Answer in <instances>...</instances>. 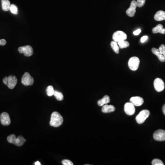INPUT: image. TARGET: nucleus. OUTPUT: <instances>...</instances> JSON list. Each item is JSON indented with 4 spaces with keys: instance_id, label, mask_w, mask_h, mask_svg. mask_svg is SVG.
I'll return each instance as SVG.
<instances>
[{
    "instance_id": "1",
    "label": "nucleus",
    "mask_w": 165,
    "mask_h": 165,
    "mask_svg": "<svg viewBox=\"0 0 165 165\" xmlns=\"http://www.w3.org/2000/svg\"><path fill=\"white\" fill-rule=\"evenodd\" d=\"M63 122V118L61 114L57 112H54L51 114L50 124L54 127L61 126Z\"/></svg>"
},
{
    "instance_id": "2",
    "label": "nucleus",
    "mask_w": 165,
    "mask_h": 165,
    "mask_svg": "<svg viewBox=\"0 0 165 165\" xmlns=\"http://www.w3.org/2000/svg\"><path fill=\"white\" fill-rule=\"evenodd\" d=\"M150 114V111L148 110H141L136 117L137 122L139 124H143L149 116Z\"/></svg>"
},
{
    "instance_id": "3",
    "label": "nucleus",
    "mask_w": 165,
    "mask_h": 165,
    "mask_svg": "<svg viewBox=\"0 0 165 165\" xmlns=\"http://www.w3.org/2000/svg\"><path fill=\"white\" fill-rule=\"evenodd\" d=\"M140 60L136 57H133L130 58L128 62V67L132 71H136L139 67Z\"/></svg>"
},
{
    "instance_id": "4",
    "label": "nucleus",
    "mask_w": 165,
    "mask_h": 165,
    "mask_svg": "<svg viewBox=\"0 0 165 165\" xmlns=\"http://www.w3.org/2000/svg\"><path fill=\"white\" fill-rule=\"evenodd\" d=\"M34 80L33 78L31 77L28 72H25L22 78V83L26 86L32 85L34 84Z\"/></svg>"
},
{
    "instance_id": "5",
    "label": "nucleus",
    "mask_w": 165,
    "mask_h": 165,
    "mask_svg": "<svg viewBox=\"0 0 165 165\" xmlns=\"http://www.w3.org/2000/svg\"><path fill=\"white\" fill-rule=\"evenodd\" d=\"M18 51L20 53H24L26 57H30L33 54V49L30 45L20 47L18 48Z\"/></svg>"
},
{
    "instance_id": "6",
    "label": "nucleus",
    "mask_w": 165,
    "mask_h": 165,
    "mask_svg": "<svg viewBox=\"0 0 165 165\" xmlns=\"http://www.w3.org/2000/svg\"><path fill=\"white\" fill-rule=\"evenodd\" d=\"M127 36L124 32L122 31H118L115 32L112 36L113 41L118 42L126 40Z\"/></svg>"
},
{
    "instance_id": "7",
    "label": "nucleus",
    "mask_w": 165,
    "mask_h": 165,
    "mask_svg": "<svg viewBox=\"0 0 165 165\" xmlns=\"http://www.w3.org/2000/svg\"><path fill=\"white\" fill-rule=\"evenodd\" d=\"M154 88L157 92H162L165 88V84L162 80L160 78H156L154 81Z\"/></svg>"
},
{
    "instance_id": "8",
    "label": "nucleus",
    "mask_w": 165,
    "mask_h": 165,
    "mask_svg": "<svg viewBox=\"0 0 165 165\" xmlns=\"http://www.w3.org/2000/svg\"><path fill=\"white\" fill-rule=\"evenodd\" d=\"M124 111L128 115L132 116L135 113V108L133 104L131 102H128L125 104Z\"/></svg>"
},
{
    "instance_id": "9",
    "label": "nucleus",
    "mask_w": 165,
    "mask_h": 165,
    "mask_svg": "<svg viewBox=\"0 0 165 165\" xmlns=\"http://www.w3.org/2000/svg\"><path fill=\"white\" fill-rule=\"evenodd\" d=\"M154 139L158 141H165V130H159L156 131L153 134Z\"/></svg>"
},
{
    "instance_id": "10",
    "label": "nucleus",
    "mask_w": 165,
    "mask_h": 165,
    "mask_svg": "<svg viewBox=\"0 0 165 165\" xmlns=\"http://www.w3.org/2000/svg\"><path fill=\"white\" fill-rule=\"evenodd\" d=\"M137 7V5L136 1L133 0L131 3L130 7L126 11L127 15L129 17H133L136 12V9Z\"/></svg>"
},
{
    "instance_id": "11",
    "label": "nucleus",
    "mask_w": 165,
    "mask_h": 165,
    "mask_svg": "<svg viewBox=\"0 0 165 165\" xmlns=\"http://www.w3.org/2000/svg\"><path fill=\"white\" fill-rule=\"evenodd\" d=\"M0 120L1 124L4 126H8L11 124V119L7 112H4L1 114Z\"/></svg>"
},
{
    "instance_id": "12",
    "label": "nucleus",
    "mask_w": 165,
    "mask_h": 165,
    "mask_svg": "<svg viewBox=\"0 0 165 165\" xmlns=\"http://www.w3.org/2000/svg\"><path fill=\"white\" fill-rule=\"evenodd\" d=\"M18 82L16 77L12 75H10L8 77V83L7 86L10 89H13L15 87Z\"/></svg>"
},
{
    "instance_id": "13",
    "label": "nucleus",
    "mask_w": 165,
    "mask_h": 165,
    "mask_svg": "<svg viewBox=\"0 0 165 165\" xmlns=\"http://www.w3.org/2000/svg\"><path fill=\"white\" fill-rule=\"evenodd\" d=\"M144 99L139 96L132 97L130 99V102L133 104L134 106H141L144 103Z\"/></svg>"
},
{
    "instance_id": "14",
    "label": "nucleus",
    "mask_w": 165,
    "mask_h": 165,
    "mask_svg": "<svg viewBox=\"0 0 165 165\" xmlns=\"http://www.w3.org/2000/svg\"><path fill=\"white\" fill-rule=\"evenodd\" d=\"M102 112L104 113H109L112 112L115 110V107L113 105H108L105 104L102 106Z\"/></svg>"
},
{
    "instance_id": "15",
    "label": "nucleus",
    "mask_w": 165,
    "mask_h": 165,
    "mask_svg": "<svg viewBox=\"0 0 165 165\" xmlns=\"http://www.w3.org/2000/svg\"><path fill=\"white\" fill-rule=\"evenodd\" d=\"M152 52L157 57L158 59L160 62H165V57L164 55H163L159 51V49H156L155 48H153L152 49Z\"/></svg>"
},
{
    "instance_id": "16",
    "label": "nucleus",
    "mask_w": 165,
    "mask_h": 165,
    "mask_svg": "<svg viewBox=\"0 0 165 165\" xmlns=\"http://www.w3.org/2000/svg\"><path fill=\"white\" fill-rule=\"evenodd\" d=\"M154 19L157 21L165 20V12L163 11H159L157 12L154 16Z\"/></svg>"
},
{
    "instance_id": "17",
    "label": "nucleus",
    "mask_w": 165,
    "mask_h": 165,
    "mask_svg": "<svg viewBox=\"0 0 165 165\" xmlns=\"http://www.w3.org/2000/svg\"><path fill=\"white\" fill-rule=\"evenodd\" d=\"M152 32L154 34L160 33L165 34V29L163 28V26L162 24H159L152 29Z\"/></svg>"
},
{
    "instance_id": "18",
    "label": "nucleus",
    "mask_w": 165,
    "mask_h": 165,
    "mask_svg": "<svg viewBox=\"0 0 165 165\" xmlns=\"http://www.w3.org/2000/svg\"><path fill=\"white\" fill-rule=\"evenodd\" d=\"M110 101V99L109 96L108 95H105L104 96L103 98L101 99V100H99L97 103L99 106H102L104 105L109 103Z\"/></svg>"
},
{
    "instance_id": "19",
    "label": "nucleus",
    "mask_w": 165,
    "mask_h": 165,
    "mask_svg": "<svg viewBox=\"0 0 165 165\" xmlns=\"http://www.w3.org/2000/svg\"><path fill=\"white\" fill-rule=\"evenodd\" d=\"M1 4L3 11L7 12L10 10L11 4L9 0H1Z\"/></svg>"
},
{
    "instance_id": "20",
    "label": "nucleus",
    "mask_w": 165,
    "mask_h": 165,
    "mask_svg": "<svg viewBox=\"0 0 165 165\" xmlns=\"http://www.w3.org/2000/svg\"><path fill=\"white\" fill-rule=\"evenodd\" d=\"M25 141H26V139H24V137L20 135L17 137L15 145L18 146H22L24 144Z\"/></svg>"
},
{
    "instance_id": "21",
    "label": "nucleus",
    "mask_w": 165,
    "mask_h": 165,
    "mask_svg": "<svg viewBox=\"0 0 165 165\" xmlns=\"http://www.w3.org/2000/svg\"><path fill=\"white\" fill-rule=\"evenodd\" d=\"M118 45L120 48L121 49H124V48H126L130 46V43L128 42L127 41H120L118 42Z\"/></svg>"
},
{
    "instance_id": "22",
    "label": "nucleus",
    "mask_w": 165,
    "mask_h": 165,
    "mask_svg": "<svg viewBox=\"0 0 165 165\" xmlns=\"http://www.w3.org/2000/svg\"><path fill=\"white\" fill-rule=\"evenodd\" d=\"M110 46H111L112 49H113V51H115L116 53H119V47L118 45V43H117L115 41L111 42Z\"/></svg>"
},
{
    "instance_id": "23",
    "label": "nucleus",
    "mask_w": 165,
    "mask_h": 165,
    "mask_svg": "<svg viewBox=\"0 0 165 165\" xmlns=\"http://www.w3.org/2000/svg\"><path fill=\"white\" fill-rule=\"evenodd\" d=\"M54 95L55 96V97L57 99V100L59 101H62L63 100V95L61 92L57 91H54Z\"/></svg>"
},
{
    "instance_id": "24",
    "label": "nucleus",
    "mask_w": 165,
    "mask_h": 165,
    "mask_svg": "<svg viewBox=\"0 0 165 165\" xmlns=\"http://www.w3.org/2000/svg\"><path fill=\"white\" fill-rule=\"evenodd\" d=\"M17 138V137H16L14 134H11V135L7 137V141L10 143H12V144H14L15 145Z\"/></svg>"
},
{
    "instance_id": "25",
    "label": "nucleus",
    "mask_w": 165,
    "mask_h": 165,
    "mask_svg": "<svg viewBox=\"0 0 165 165\" xmlns=\"http://www.w3.org/2000/svg\"><path fill=\"white\" fill-rule=\"evenodd\" d=\"M54 89L53 87L51 85L48 86L47 89V93L48 96H51L54 95Z\"/></svg>"
},
{
    "instance_id": "26",
    "label": "nucleus",
    "mask_w": 165,
    "mask_h": 165,
    "mask_svg": "<svg viewBox=\"0 0 165 165\" xmlns=\"http://www.w3.org/2000/svg\"><path fill=\"white\" fill-rule=\"evenodd\" d=\"M10 10L12 13L17 15L18 14V9L17 6L14 4H12L10 7Z\"/></svg>"
},
{
    "instance_id": "27",
    "label": "nucleus",
    "mask_w": 165,
    "mask_h": 165,
    "mask_svg": "<svg viewBox=\"0 0 165 165\" xmlns=\"http://www.w3.org/2000/svg\"><path fill=\"white\" fill-rule=\"evenodd\" d=\"M152 165H163L164 163L162 160L158 159H155L152 160Z\"/></svg>"
},
{
    "instance_id": "28",
    "label": "nucleus",
    "mask_w": 165,
    "mask_h": 165,
    "mask_svg": "<svg viewBox=\"0 0 165 165\" xmlns=\"http://www.w3.org/2000/svg\"><path fill=\"white\" fill-rule=\"evenodd\" d=\"M146 0H137V5L139 7H142L144 6Z\"/></svg>"
},
{
    "instance_id": "29",
    "label": "nucleus",
    "mask_w": 165,
    "mask_h": 165,
    "mask_svg": "<svg viewBox=\"0 0 165 165\" xmlns=\"http://www.w3.org/2000/svg\"><path fill=\"white\" fill-rule=\"evenodd\" d=\"M159 51L163 55H164L165 57V45L162 44L160 45L159 48Z\"/></svg>"
},
{
    "instance_id": "30",
    "label": "nucleus",
    "mask_w": 165,
    "mask_h": 165,
    "mask_svg": "<svg viewBox=\"0 0 165 165\" xmlns=\"http://www.w3.org/2000/svg\"><path fill=\"white\" fill-rule=\"evenodd\" d=\"M62 162L63 165H74V163L69 160H63Z\"/></svg>"
},
{
    "instance_id": "31",
    "label": "nucleus",
    "mask_w": 165,
    "mask_h": 165,
    "mask_svg": "<svg viewBox=\"0 0 165 165\" xmlns=\"http://www.w3.org/2000/svg\"><path fill=\"white\" fill-rule=\"evenodd\" d=\"M148 39V37L147 36L145 35L144 36H143L141 38V39H140V41H141V43H144Z\"/></svg>"
},
{
    "instance_id": "32",
    "label": "nucleus",
    "mask_w": 165,
    "mask_h": 165,
    "mask_svg": "<svg viewBox=\"0 0 165 165\" xmlns=\"http://www.w3.org/2000/svg\"><path fill=\"white\" fill-rule=\"evenodd\" d=\"M7 44V41L5 39H0V45H5Z\"/></svg>"
},
{
    "instance_id": "33",
    "label": "nucleus",
    "mask_w": 165,
    "mask_h": 165,
    "mask_svg": "<svg viewBox=\"0 0 165 165\" xmlns=\"http://www.w3.org/2000/svg\"><path fill=\"white\" fill-rule=\"evenodd\" d=\"M141 30L140 29H138V30H136L135 31H134L133 33L135 35H138L141 33Z\"/></svg>"
},
{
    "instance_id": "34",
    "label": "nucleus",
    "mask_w": 165,
    "mask_h": 165,
    "mask_svg": "<svg viewBox=\"0 0 165 165\" xmlns=\"http://www.w3.org/2000/svg\"><path fill=\"white\" fill-rule=\"evenodd\" d=\"M3 82L4 84H6L7 85V83H8V77H5L3 79Z\"/></svg>"
},
{
    "instance_id": "35",
    "label": "nucleus",
    "mask_w": 165,
    "mask_h": 165,
    "mask_svg": "<svg viewBox=\"0 0 165 165\" xmlns=\"http://www.w3.org/2000/svg\"><path fill=\"white\" fill-rule=\"evenodd\" d=\"M162 111L163 112V113H164V115H165V104L164 105V106H163Z\"/></svg>"
},
{
    "instance_id": "36",
    "label": "nucleus",
    "mask_w": 165,
    "mask_h": 165,
    "mask_svg": "<svg viewBox=\"0 0 165 165\" xmlns=\"http://www.w3.org/2000/svg\"><path fill=\"white\" fill-rule=\"evenodd\" d=\"M35 165H41V162H38V161H37V162H36L35 163Z\"/></svg>"
}]
</instances>
